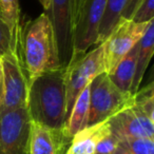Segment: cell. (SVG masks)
<instances>
[{"mask_svg":"<svg viewBox=\"0 0 154 154\" xmlns=\"http://www.w3.org/2000/svg\"><path fill=\"white\" fill-rule=\"evenodd\" d=\"M0 14H1V7H0Z\"/></svg>","mask_w":154,"mask_h":154,"instance_id":"cell-28","label":"cell"},{"mask_svg":"<svg viewBox=\"0 0 154 154\" xmlns=\"http://www.w3.org/2000/svg\"><path fill=\"white\" fill-rule=\"evenodd\" d=\"M3 97H5V85H3V71L0 63V112L3 107Z\"/></svg>","mask_w":154,"mask_h":154,"instance_id":"cell-24","label":"cell"},{"mask_svg":"<svg viewBox=\"0 0 154 154\" xmlns=\"http://www.w3.org/2000/svg\"><path fill=\"white\" fill-rule=\"evenodd\" d=\"M50 17L55 33L61 68H66L73 54V31L71 23L70 0H51Z\"/></svg>","mask_w":154,"mask_h":154,"instance_id":"cell-10","label":"cell"},{"mask_svg":"<svg viewBox=\"0 0 154 154\" xmlns=\"http://www.w3.org/2000/svg\"><path fill=\"white\" fill-rule=\"evenodd\" d=\"M0 63L3 71L5 85L2 110L26 107L30 85L20 56L18 54L9 53L0 58Z\"/></svg>","mask_w":154,"mask_h":154,"instance_id":"cell-8","label":"cell"},{"mask_svg":"<svg viewBox=\"0 0 154 154\" xmlns=\"http://www.w3.org/2000/svg\"><path fill=\"white\" fill-rule=\"evenodd\" d=\"M149 23L150 21L148 23H136L132 20L120 18L109 37L103 42L107 74H110L124 56L138 43Z\"/></svg>","mask_w":154,"mask_h":154,"instance_id":"cell-7","label":"cell"},{"mask_svg":"<svg viewBox=\"0 0 154 154\" xmlns=\"http://www.w3.org/2000/svg\"><path fill=\"white\" fill-rule=\"evenodd\" d=\"M89 91L90 110L87 127L110 119L134 103V94L118 89L107 73L95 77L89 86Z\"/></svg>","mask_w":154,"mask_h":154,"instance_id":"cell-5","label":"cell"},{"mask_svg":"<svg viewBox=\"0 0 154 154\" xmlns=\"http://www.w3.org/2000/svg\"><path fill=\"white\" fill-rule=\"evenodd\" d=\"M154 53V20L150 21L143 36L137 43V57L135 66L134 78L131 85L130 93L135 94L138 91L139 86L143 82L149 62Z\"/></svg>","mask_w":154,"mask_h":154,"instance_id":"cell-13","label":"cell"},{"mask_svg":"<svg viewBox=\"0 0 154 154\" xmlns=\"http://www.w3.org/2000/svg\"><path fill=\"white\" fill-rule=\"evenodd\" d=\"M1 15L5 18L11 32L12 52L19 55V36H20V8L19 0H0Z\"/></svg>","mask_w":154,"mask_h":154,"instance_id":"cell-16","label":"cell"},{"mask_svg":"<svg viewBox=\"0 0 154 154\" xmlns=\"http://www.w3.org/2000/svg\"><path fill=\"white\" fill-rule=\"evenodd\" d=\"M136 57H137V45L132 50L128 52L124 56L122 60L116 64L108 76L112 80L114 85L125 92H130L131 85H132L133 78L135 73V66H136Z\"/></svg>","mask_w":154,"mask_h":154,"instance_id":"cell-15","label":"cell"},{"mask_svg":"<svg viewBox=\"0 0 154 154\" xmlns=\"http://www.w3.org/2000/svg\"><path fill=\"white\" fill-rule=\"evenodd\" d=\"M113 154H132V153H131L130 151H128L125 147H122V145L118 143L117 148H116L115 151L113 152Z\"/></svg>","mask_w":154,"mask_h":154,"instance_id":"cell-25","label":"cell"},{"mask_svg":"<svg viewBox=\"0 0 154 154\" xmlns=\"http://www.w3.org/2000/svg\"><path fill=\"white\" fill-rule=\"evenodd\" d=\"M12 52L11 32L5 18L0 14V58Z\"/></svg>","mask_w":154,"mask_h":154,"instance_id":"cell-20","label":"cell"},{"mask_svg":"<svg viewBox=\"0 0 154 154\" xmlns=\"http://www.w3.org/2000/svg\"><path fill=\"white\" fill-rule=\"evenodd\" d=\"M86 0H70V8H71V23H72V31L74 29L75 24L78 19V16L82 11V8L84 5Z\"/></svg>","mask_w":154,"mask_h":154,"instance_id":"cell-22","label":"cell"},{"mask_svg":"<svg viewBox=\"0 0 154 154\" xmlns=\"http://www.w3.org/2000/svg\"><path fill=\"white\" fill-rule=\"evenodd\" d=\"M70 141L63 130H55L31 122L30 154H59L63 148L69 147Z\"/></svg>","mask_w":154,"mask_h":154,"instance_id":"cell-11","label":"cell"},{"mask_svg":"<svg viewBox=\"0 0 154 154\" xmlns=\"http://www.w3.org/2000/svg\"><path fill=\"white\" fill-rule=\"evenodd\" d=\"M101 73H106L103 43L97 45L91 51L72 55L64 68L66 120L77 97Z\"/></svg>","mask_w":154,"mask_h":154,"instance_id":"cell-4","label":"cell"},{"mask_svg":"<svg viewBox=\"0 0 154 154\" xmlns=\"http://www.w3.org/2000/svg\"><path fill=\"white\" fill-rule=\"evenodd\" d=\"M90 86V85H89ZM89 86L80 93L73 105L69 118L66 122L63 133L68 138L72 139L76 133L85 129L88 124L89 110H90V91Z\"/></svg>","mask_w":154,"mask_h":154,"instance_id":"cell-14","label":"cell"},{"mask_svg":"<svg viewBox=\"0 0 154 154\" xmlns=\"http://www.w3.org/2000/svg\"><path fill=\"white\" fill-rule=\"evenodd\" d=\"M26 108L31 122L63 130L66 120L64 68L43 73L30 82Z\"/></svg>","mask_w":154,"mask_h":154,"instance_id":"cell-2","label":"cell"},{"mask_svg":"<svg viewBox=\"0 0 154 154\" xmlns=\"http://www.w3.org/2000/svg\"><path fill=\"white\" fill-rule=\"evenodd\" d=\"M31 118L28 108L0 112V154H30Z\"/></svg>","mask_w":154,"mask_h":154,"instance_id":"cell-6","label":"cell"},{"mask_svg":"<svg viewBox=\"0 0 154 154\" xmlns=\"http://www.w3.org/2000/svg\"><path fill=\"white\" fill-rule=\"evenodd\" d=\"M119 143V139L113 133H109L107 136L101 138L95 148L94 154H113Z\"/></svg>","mask_w":154,"mask_h":154,"instance_id":"cell-21","label":"cell"},{"mask_svg":"<svg viewBox=\"0 0 154 154\" xmlns=\"http://www.w3.org/2000/svg\"><path fill=\"white\" fill-rule=\"evenodd\" d=\"M127 0H107L105 13L98 31L97 45L103 43L109 37L116 23L119 21L122 13L126 7Z\"/></svg>","mask_w":154,"mask_h":154,"instance_id":"cell-17","label":"cell"},{"mask_svg":"<svg viewBox=\"0 0 154 154\" xmlns=\"http://www.w3.org/2000/svg\"><path fill=\"white\" fill-rule=\"evenodd\" d=\"M119 145L132 154H154V139L149 137H126L120 139Z\"/></svg>","mask_w":154,"mask_h":154,"instance_id":"cell-18","label":"cell"},{"mask_svg":"<svg viewBox=\"0 0 154 154\" xmlns=\"http://www.w3.org/2000/svg\"><path fill=\"white\" fill-rule=\"evenodd\" d=\"M109 133V119L86 127L72 137L66 154H94L97 143Z\"/></svg>","mask_w":154,"mask_h":154,"instance_id":"cell-12","label":"cell"},{"mask_svg":"<svg viewBox=\"0 0 154 154\" xmlns=\"http://www.w3.org/2000/svg\"><path fill=\"white\" fill-rule=\"evenodd\" d=\"M129 20L136 23H148L154 20V0H140Z\"/></svg>","mask_w":154,"mask_h":154,"instance_id":"cell-19","label":"cell"},{"mask_svg":"<svg viewBox=\"0 0 154 154\" xmlns=\"http://www.w3.org/2000/svg\"><path fill=\"white\" fill-rule=\"evenodd\" d=\"M107 0H86L73 29V54L85 53L97 45L98 31ZM72 54V55H73Z\"/></svg>","mask_w":154,"mask_h":154,"instance_id":"cell-9","label":"cell"},{"mask_svg":"<svg viewBox=\"0 0 154 154\" xmlns=\"http://www.w3.org/2000/svg\"><path fill=\"white\" fill-rule=\"evenodd\" d=\"M153 84L137 91L134 103L109 119L110 130L117 138L149 137L154 138Z\"/></svg>","mask_w":154,"mask_h":154,"instance_id":"cell-3","label":"cell"},{"mask_svg":"<svg viewBox=\"0 0 154 154\" xmlns=\"http://www.w3.org/2000/svg\"><path fill=\"white\" fill-rule=\"evenodd\" d=\"M19 56L29 85L43 73L61 68L55 33L48 14L42 13L21 26Z\"/></svg>","mask_w":154,"mask_h":154,"instance_id":"cell-1","label":"cell"},{"mask_svg":"<svg viewBox=\"0 0 154 154\" xmlns=\"http://www.w3.org/2000/svg\"><path fill=\"white\" fill-rule=\"evenodd\" d=\"M140 2V0H127L126 7H125L124 11L122 13L120 18H125V19H130L132 16L134 10L136 9L137 5Z\"/></svg>","mask_w":154,"mask_h":154,"instance_id":"cell-23","label":"cell"},{"mask_svg":"<svg viewBox=\"0 0 154 154\" xmlns=\"http://www.w3.org/2000/svg\"><path fill=\"white\" fill-rule=\"evenodd\" d=\"M39 2L41 3L45 10H50V7H51V0H39Z\"/></svg>","mask_w":154,"mask_h":154,"instance_id":"cell-26","label":"cell"},{"mask_svg":"<svg viewBox=\"0 0 154 154\" xmlns=\"http://www.w3.org/2000/svg\"><path fill=\"white\" fill-rule=\"evenodd\" d=\"M66 149H68V147H66V148H63V149L61 150V151L59 152V154H66Z\"/></svg>","mask_w":154,"mask_h":154,"instance_id":"cell-27","label":"cell"}]
</instances>
